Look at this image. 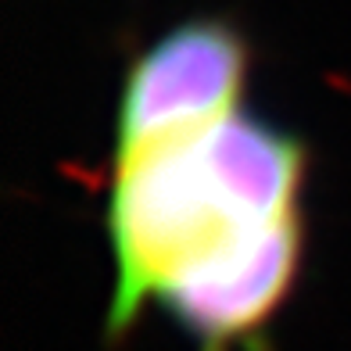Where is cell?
Returning <instances> with one entry per match:
<instances>
[{"label":"cell","instance_id":"1","mask_svg":"<svg viewBox=\"0 0 351 351\" xmlns=\"http://www.w3.org/2000/svg\"><path fill=\"white\" fill-rule=\"evenodd\" d=\"M305 143L247 108L204 130L115 151L108 341L125 337L180 276L280 226L305 222Z\"/></svg>","mask_w":351,"mask_h":351},{"label":"cell","instance_id":"2","mask_svg":"<svg viewBox=\"0 0 351 351\" xmlns=\"http://www.w3.org/2000/svg\"><path fill=\"white\" fill-rule=\"evenodd\" d=\"M251 51L230 22L194 19L169 29L125 72L115 151L204 130L244 108Z\"/></svg>","mask_w":351,"mask_h":351}]
</instances>
